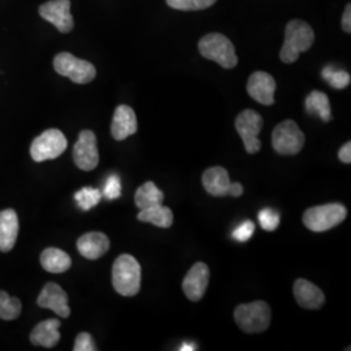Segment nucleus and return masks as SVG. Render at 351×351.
<instances>
[{
    "instance_id": "nucleus-32",
    "label": "nucleus",
    "mask_w": 351,
    "mask_h": 351,
    "mask_svg": "<svg viewBox=\"0 0 351 351\" xmlns=\"http://www.w3.org/2000/svg\"><path fill=\"white\" fill-rule=\"evenodd\" d=\"M75 351H97L98 348L95 346V342L91 337V335L88 332H82L75 337V346H73Z\"/></svg>"
},
{
    "instance_id": "nucleus-18",
    "label": "nucleus",
    "mask_w": 351,
    "mask_h": 351,
    "mask_svg": "<svg viewBox=\"0 0 351 351\" xmlns=\"http://www.w3.org/2000/svg\"><path fill=\"white\" fill-rule=\"evenodd\" d=\"M80 254L88 261H97L110 250V239L101 232H90L77 241Z\"/></svg>"
},
{
    "instance_id": "nucleus-7",
    "label": "nucleus",
    "mask_w": 351,
    "mask_h": 351,
    "mask_svg": "<svg viewBox=\"0 0 351 351\" xmlns=\"http://www.w3.org/2000/svg\"><path fill=\"white\" fill-rule=\"evenodd\" d=\"M68 147V141L59 129H49L33 141L30 146L32 159L37 163L59 158Z\"/></svg>"
},
{
    "instance_id": "nucleus-24",
    "label": "nucleus",
    "mask_w": 351,
    "mask_h": 351,
    "mask_svg": "<svg viewBox=\"0 0 351 351\" xmlns=\"http://www.w3.org/2000/svg\"><path fill=\"white\" fill-rule=\"evenodd\" d=\"M306 111L310 114H317L323 121L332 120L330 103L324 93L315 90L306 99Z\"/></svg>"
},
{
    "instance_id": "nucleus-30",
    "label": "nucleus",
    "mask_w": 351,
    "mask_h": 351,
    "mask_svg": "<svg viewBox=\"0 0 351 351\" xmlns=\"http://www.w3.org/2000/svg\"><path fill=\"white\" fill-rule=\"evenodd\" d=\"M108 201H113L120 198L121 195V182H120V177L117 175H111L104 185V190L101 193Z\"/></svg>"
},
{
    "instance_id": "nucleus-5",
    "label": "nucleus",
    "mask_w": 351,
    "mask_h": 351,
    "mask_svg": "<svg viewBox=\"0 0 351 351\" xmlns=\"http://www.w3.org/2000/svg\"><path fill=\"white\" fill-rule=\"evenodd\" d=\"M271 319V308L263 301L239 304L234 310V320L246 333H261L267 330Z\"/></svg>"
},
{
    "instance_id": "nucleus-10",
    "label": "nucleus",
    "mask_w": 351,
    "mask_h": 351,
    "mask_svg": "<svg viewBox=\"0 0 351 351\" xmlns=\"http://www.w3.org/2000/svg\"><path fill=\"white\" fill-rule=\"evenodd\" d=\"M262 128L263 117L254 110H245L237 116L236 129L249 154H256L261 150L262 142L259 141L258 136L262 132Z\"/></svg>"
},
{
    "instance_id": "nucleus-13",
    "label": "nucleus",
    "mask_w": 351,
    "mask_h": 351,
    "mask_svg": "<svg viewBox=\"0 0 351 351\" xmlns=\"http://www.w3.org/2000/svg\"><path fill=\"white\" fill-rule=\"evenodd\" d=\"M210 282V268L206 263L194 264L182 281V289L190 301H201Z\"/></svg>"
},
{
    "instance_id": "nucleus-14",
    "label": "nucleus",
    "mask_w": 351,
    "mask_h": 351,
    "mask_svg": "<svg viewBox=\"0 0 351 351\" xmlns=\"http://www.w3.org/2000/svg\"><path fill=\"white\" fill-rule=\"evenodd\" d=\"M37 304L42 308H49L55 314L63 319L69 317L71 308L68 304V294L64 291L62 287L55 282H47L42 289Z\"/></svg>"
},
{
    "instance_id": "nucleus-35",
    "label": "nucleus",
    "mask_w": 351,
    "mask_h": 351,
    "mask_svg": "<svg viewBox=\"0 0 351 351\" xmlns=\"http://www.w3.org/2000/svg\"><path fill=\"white\" fill-rule=\"evenodd\" d=\"M180 350L181 351H191L195 350V348H194V345H191V343H184L181 348H180Z\"/></svg>"
},
{
    "instance_id": "nucleus-21",
    "label": "nucleus",
    "mask_w": 351,
    "mask_h": 351,
    "mask_svg": "<svg viewBox=\"0 0 351 351\" xmlns=\"http://www.w3.org/2000/svg\"><path fill=\"white\" fill-rule=\"evenodd\" d=\"M40 264L43 269L50 274H64L71 268L72 259L65 251L56 247H49L42 251Z\"/></svg>"
},
{
    "instance_id": "nucleus-25",
    "label": "nucleus",
    "mask_w": 351,
    "mask_h": 351,
    "mask_svg": "<svg viewBox=\"0 0 351 351\" xmlns=\"http://www.w3.org/2000/svg\"><path fill=\"white\" fill-rule=\"evenodd\" d=\"M23 304L16 297H11L7 291L0 290V319L1 320H14L21 315Z\"/></svg>"
},
{
    "instance_id": "nucleus-20",
    "label": "nucleus",
    "mask_w": 351,
    "mask_h": 351,
    "mask_svg": "<svg viewBox=\"0 0 351 351\" xmlns=\"http://www.w3.org/2000/svg\"><path fill=\"white\" fill-rule=\"evenodd\" d=\"M62 326L60 320L58 319H47L40 322L30 333V342L34 346H42L46 349H51L58 345L60 341V332L59 328Z\"/></svg>"
},
{
    "instance_id": "nucleus-27",
    "label": "nucleus",
    "mask_w": 351,
    "mask_h": 351,
    "mask_svg": "<svg viewBox=\"0 0 351 351\" xmlns=\"http://www.w3.org/2000/svg\"><path fill=\"white\" fill-rule=\"evenodd\" d=\"M323 78L332 88H345L350 85L351 77L348 72L336 69L332 65H328L323 69Z\"/></svg>"
},
{
    "instance_id": "nucleus-15",
    "label": "nucleus",
    "mask_w": 351,
    "mask_h": 351,
    "mask_svg": "<svg viewBox=\"0 0 351 351\" xmlns=\"http://www.w3.org/2000/svg\"><path fill=\"white\" fill-rule=\"evenodd\" d=\"M276 81L267 72H254L247 81V93L254 101L272 106L275 103Z\"/></svg>"
},
{
    "instance_id": "nucleus-19",
    "label": "nucleus",
    "mask_w": 351,
    "mask_h": 351,
    "mask_svg": "<svg viewBox=\"0 0 351 351\" xmlns=\"http://www.w3.org/2000/svg\"><path fill=\"white\" fill-rule=\"evenodd\" d=\"M20 230L19 216L12 208L0 211V251L10 252L14 247Z\"/></svg>"
},
{
    "instance_id": "nucleus-9",
    "label": "nucleus",
    "mask_w": 351,
    "mask_h": 351,
    "mask_svg": "<svg viewBox=\"0 0 351 351\" xmlns=\"http://www.w3.org/2000/svg\"><path fill=\"white\" fill-rule=\"evenodd\" d=\"M202 184L208 194L213 197H234L243 194V186L239 182H230L229 173L223 167L208 168L202 176Z\"/></svg>"
},
{
    "instance_id": "nucleus-4",
    "label": "nucleus",
    "mask_w": 351,
    "mask_h": 351,
    "mask_svg": "<svg viewBox=\"0 0 351 351\" xmlns=\"http://www.w3.org/2000/svg\"><path fill=\"white\" fill-rule=\"evenodd\" d=\"M348 216V210L341 203L315 206L303 213V224L310 230L322 233L339 226Z\"/></svg>"
},
{
    "instance_id": "nucleus-1",
    "label": "nucleus",
    "mask_w": 351,
    "mask_h": 351,
    "mask_svg": "<svg viewBox=\"0 0 351 351\" xmlns=\"http://www.w3.org/2000/svg\"><path fill=\"white\" fill-rule=\"evenodd\" d=\"M314 40V30L306 21H289L285 27V42L280 51L281 62L285 64L295 63L302 52L311 49Z\"/></svg>"
},
{
    "instance_id": "nucleus-16",
    "label": "nucleus",
    "mask_w": 351,
    "mask_h": 351,
    "mask_svg": "<svg viewBox=\"0 0 351 351\" xmlns=\"http://www.w3.org/2000/svg\"><path fill=\"white\" fill-rule=\"evenodd\" d=\"M138 130L136 112L132 107L121 104L113 113L112 124H111V134L116 141L124 139L136 134Z\"/></svg>"
},
{
    "instance_id": "nucleus-2",
    "label": "nucleus",
    "mask_w": 351,
    "mask_h": 351,
    "mask_svg": "<svg viewBox=\"0 0 351 351\" xmlns=\"http://www.w3.org/2000/svg\"><path fill=\"white\" fill-rule=\"evenodd\" d=\"M113 289L123 297H134L141 290V265L129 254L120 255L112 267Z\"/></svg>"
},
{
    "instance_id": "nucleus-22",
    "label": "nucleus",
    "mask_w": 351,
    "mask_h": 351,
    "mask_svg": "<svg viewBox=\"0 0 351 351\" xmlns=\"http://www.w3.org/2000/svg\"><path fill=\"white\" fill-rule=\"evenodd\" d=\"M139 221L150 223L159 228H171L173 224V213L169 207H164L163 204H156L146 210H141L138 213Z\"/></svg>"
},
{
    "instance_id": "nucleus-33",
    "label": "nucleus",
    "mask_w": 351,
    "mask_h": 351,
    "mask_svg": "<svg viewBox=\"0 0 351 351\" xmlns=\"http://www.w3.org/2000/svg\"><path fill=\"white\" fill-rule=\"evenodd\" d=\"M339 159L345 164L351 163V143L348 142L345 143L339 151Z\"/></svg>"
},
{
    "instance_id": "nucleus-8",
    "label": "nucleus",
    "mask_w": 351,
    "mask_h": 351,
    "mask_svg": "<svg viewBox=\"0 0 351 351\" xmlns=\"http://www.w3.org/2000/svg\"><path fill=\"white\" fill-rule=\"evenodd\" d=\"M306 142L298 124L293 120H285L274 129L272 146L280 155H297Z\"/></svg>"
},
{
    "instance_id": "nucleus-12",
    "label": "nucleus",
    "mask_w": 351,
    "mask_h": 351,
    "mask_svg": "<svg viewBox=\"0 0 351 351\" xmlns=\"http://www.w3.org/2000/svg\"><path fill=\"white\" fill-rule=\"evenodd\" d=\"M39 14L63 34L69 33L75 27V20L71 13V0H50L39 7Z\"/></svg>"
},
{
    "instance_id": "nucleus-6",
    "label": "nucleus",
    "mask_w": 351,
    "mask_h": 351,
    "mask_svg": "<svg viewBox=\"0 0 351 351\" xmlns=\"http://www.w3.org/2000/svg\"><path fill=\"white\" fill-rule=\"evenodd\" d=\"M53 68L59 75L68 77L78 85L91 82L97 75V69L93 64L88 60L78 59L69 52L58 53L53 59Z\"/></svg>"
},
{
    "instance_id": "nucleus-29",
    "label": "nucleus",
    "mask_w": 351,
    "mask_h": 351,
    "mask_svg": "<svg viewBox=\"0 0 351 351\" xmlns=\"http://www.w3.org/2000/svg\"><path fill=\"white\" fill-rule=\"evenodd\" d=\"M258 219L265 232H274L280 226V213L271 208L262 210L258 215Z\"/></svg>"
},
{
    "instance_id": "nucleus-34",
    "label": "nucleus",
    "mask_w": 351,
    "mask_h": 351,
    "mask_svg": "<svg viewBox=\"0 0 351 351\" xmlns=\"http://www.w3.org/2000/svg\"><path fill=\"white\" fill-rule=\"evenodd\" d=\"M342 29H343V32H346L348 34H350L351 33V5L350 4H348L346 5V10H345V12H343V16H342Z\"/></svg>"
},
{
    "instance_id": "nucleus-11",
    "label": "nucleus",
    "mask_w": 351,
    "mask_h": 351,
    "mask_svg": "<svg viewBox=\"0 0 351 351\" xmlns=\"http://www.w3.org/2000/svg\"><path fill=\"white\" fill-rule=\"evenodd\" d=\"M73 160L82 171H93L99 164L97 136L91 130H82L73 147Z\"/></svg>"
},
{
    "instance_id": "nucleus-23",
    "label": "nucleus",
    "mask_w": 351,
    "mask_h": 351,
    "mask_svg": "<svg viewBox=\"0 0 351 351\" xmlns=\"http://www.w3.org/2000/svg\"><path fill=\"white\" fill-rule=\"evenodd\" d=\"M163 191L158 188L152 181L145 182L136 191V195H134V202L139 210H146V208L156 206V204H163Z\"/></svg>"
},
{
    "instance_id": "nucleus-26",
    "label": "nucleus",
    "mask_w": 351,
    "mask_h": 351,
    "mask_svg": "<svg viewBox=\"0 0 351 351\" xmlns=\"http://www.w3.org/2000/svg\"><path fill=\"white\" fill-rule=\"evenodd\" d=\"M101 197H103V194H101V190L94 188H82L75 194L77 206L82 211H88L93 207H95L101 202Z\"/></svg>"
},
{
    "instance_id": "nucleus-3",
    "label": "nucleus",
    "mask_w": 351,
    "mask_h": 351,
    "mask_svg": "<svg viewBox=\"0 0 351 351\" xmlns=\"http://www.w3.org/2000/svg\"><path fill=\"white\" fill-rule=\"evenodd\" d=\"M198 49L203 58L216 62L226 69H232L239 64L236 49L224 34L210 33L204 36L198 43Z\"/></svg>"
},
{
    "instance_id": "nucleus-17",
    "label": "nucleus",
    "mask_w": 351,
    "mask_h": 351,
    "mask_svg": "<svg viewBox=\"0 0 351 351\" xmlns=\"http://www.w3.org/2000/svg\"><path fill=\"white\" fill-rule=\"evenodd\" d=\"M293 293L298 304L307 310H319L326 303L324 293L308 280L298 278L294 282Z\"/></svg>"
},
{
    "instance_id": "nucleus-28",
    "label": "nucleus",
    "mask_w": 351,
    "mask_h": 351,
    "mask_svg": "<svg viewBox=\"0 0 351 351\" xmlns=\"http://www.w3.org/2000/svg\"><path fill=\"white\" fill-rule=\"evenodd\" d=\"M167 4L177 11H202L210 8L217 0H165Z\"/></svg>"
},
{
    "instance_id": "nucleus-31",
    "label": "nucleus",
    "mask_w": 351,
    "mask_h": 351,
    "mask_svg": "<svg viewBox=\"0 0 351 351\" xmlns=\"http://www.w3.org/2000/svg\"><path fill=\"white\" fill-rule=\"evenodd\" d=\"M254 232H255V226L254 223L250 220H246L243 221L242 224H239L232 233V237L239 241V242H247L249 239L254 236Z\"/></svg>"
}]
</instances>
